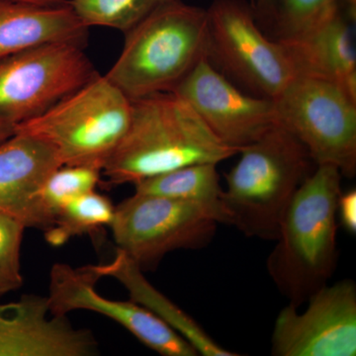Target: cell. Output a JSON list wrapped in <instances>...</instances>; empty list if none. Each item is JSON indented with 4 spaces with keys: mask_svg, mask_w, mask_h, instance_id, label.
<instances>
[{
    "mask_svg": "<svg viewBox=\"0 0 356 356\" xmlns=\"http://www.w3.org/2000/svg\"><path fill=\"white\" fill-rule=\"evenodd\" d=\"M130 123L102 172L110 184L140 180L196 163H220L238 154L175 91L131 99Z\"/></svg>",
    "mask_w": 356,
    "mask_h": 356,
    "instance_id": "cell-1",
    "label": "cell"
},
{
    "mask_svg": "<svg viewBox=\"0 0 356 356\" xmlns=\"http://www.w3.org/2000/svg\"><path fill=\"white\" fill-rule=\"evenodd\" d=\"M341 170L316 165L285 211L266 268L289 303L300 306L327 284L337 264V201Z\"/></svg>",
    "mask_w": 356,
    "mask_h": 356,
    "instance_id": "cell-2",
    "label": "cell"
},
{
    "mask_svg": "<svg viewBox=\"0 0 356 356\" xmlns=\"http://www.w3.org/2000/svg\"><path fill=\"white\" fill-rule=\"evenodd\" d=\"M238 154L241 158L227 173L224 191L229 225L250 238L275 242L285 211L310 175L313 161L280 123L241 147Z\"/></svg>",
    "mask_w": 356,
    "mask_h": 356,
    "instance_id": "cell-3",
    "label": "cell"
},
{
    "mask_svg": "<svg viewBox=\"0 0 356 356\" xmlns=\"http://www.w3.org/2000/svg\"><path fill=\"white\" fill-rule=\"evenodd\" d=\"M208 30L206 9L170 0L126 33L105 76L130 99L175 91L208 57Z\"/></svg>",
    "mask_w": 356,
    "mask_h": 356,
    "instance_id": "cell-4",
    "label": "cell"
},
{
    "mask_svg": "<svg viewBox=\"0 0 356 356\" xmlns=\"http://www.w3.org/2000/svg\"><path fill=\"white\" fill-rule=\"evenodd\" d=\"M132 102L105 76L90 81L47 109L16 126L15 132L50 146L63 165L102 168L119 146Z\"/></svg>",
    "mask_w": 356,
    "mask_h": 356,
    "instance_id": "cell-5",
    "label": "cell"
},
{
    "mask_svg": "<svg viewBox=\"0 0 356 356\" xmlns=\"http://www.w3.org/2000/svg\"><path fill=\"white\" fill-rule=\"evenodd\" d=\"M278 123L305 146L316 165L356 173V98L331 79L299 74L273 99Z\"/></svg>",
    "mask_w": 356,
    "mask_h": 356,
    "instance_id": "cell-6",
    "label": "cell"
},
{
    "mask_svg": "<svg viewBox=\"0 0 356 356\" xmlns=\"http://www.w3.org/2000/svg\"><path fill=\"white\" fill-rule=\"evenodd\" d=\"M208 13V58L261 97L275 99L298 74L286 44L271 40L243 0H215Z\"/></svg>",
    "mask_w": 356,
    "mask_h": 356,
    "instance_id": "cell-7",
    "label": "cell"
},
{
    "mask_svg": "<svg viewBox=\"0 0 356 356\" xmlns=\"http://www.w3.org/2000/svg\"><path fill=\"white\" fill-rule=\"evenodd\" d=\"M218 225L198 204L135 192L115 206L110 229L118 250L145 271L175 250L207 247Z\"/></svg>",
    "mask_w": 356,
    "mask_h": 356,
    "instance_id": "cell-8",
    "label": "cell"
},
{
    "mask_svg": "<svg viewBox=\"0 0 356 356\" xmlns=\"http://www.w3.org/2000/svg\"><path fill=\"white\" fill-rule=\"evenodd\" d=\"M96 74L83 42L44 44L0 58V120H30Z\"/></svg>",
    "mask_w": 356,
    "mask_h": 356,
    "instance_id": "cell-9",
    "label": "cell"
},
{
    "mask_svg": "<svg viewBox=\"0 0 356 356\" xmlns=\"http://www.w3.org/2000/svg\"><path fill=\"white\" fill-rule=\"evenodd\" d=\"M304 312L289 303L276 318L271 353L276 356H355L356 286L343 280L325 285Z\"/></svg>",
    "mask_w": 356,
    "mask_h": 356,
    "instance_id": "cell-10",
    "label": "cell"
},
{
    "mask_svg": "<svg viewBox=\"0 0 356 356\" xmlns=\"http://www.w3.org/2000/svg\"><path fill=\"white\" fill-rule=\"evenodd\" d=\"M102 280L95 266L51 267L49 305L51 315L67 316L72 311L95 312L118 323L140 343L163 356H196L197 351L170 325L145 307L132 301L103 297L95 289Z\"/></svg>",
    "mask_w": 356,
    "mask_h": 356,
    "instance_id": "cell-11",
    "label": "cell"
},
{
    "mask_svg": "<svg viewBox=\"0 0 356 356\" xmlns=\"http://www.w3.org/2000/svg\"><path fill=\"white\" fill-rule=\"evenodd\" d=\"M175 92L188 102L218 139L238 149L278 123L273 99L243 92L208 57L196 65Z\"/></svg>",
    "mask_w": 356,
    "mask_h": 356,
    "instance_id": "cell-12",
    "label": "cell"
},
{
    "mask_svg": "<svg viewBox=\"0 0 356 356\" xmlns=\"http://www.w3.org/2000/svg\"><path fill=\"white\" fill-rule=\"evenodd\" d=\"M92 332L74 327L67 316L51 315L48 296L23 295L0 304V356H91Z\"/></svg>",
    "mask_w": 356,
    "mask_h": 356,
    "instance_id": "cell-13",
    "label": "cell"
},
{
    "mask_svg": "<svg viewBox=\"0 0 356 356\" xmlns=\"http://www.w3.org/2000/svg\"><path fill=\"white\" fill-rule=\"evenodd\" d=\"M60 165L56 152L31 136L15 132L0 143V213L44 231L37 194Z\"/></svg>",
    "mask_w": 356,
    "mask_h": 356,
    "instance_id": "cell-14",
    "label": "cell"
},
{
    "mask_svg": "<svg viewBox=\"0 0 356 356\" xmlns=\"http://www.w3.org/2000/svg\"><path fill=\"white\" fill-rule=\"evenodd\" d=\"M88 28L67 3L0 0V58L51 43L86 41Z\"/></svg>",
    "mask_w": 356,
    "mask_h": 356,
    "instance_id": "cell-15",
    "label": "cell"
},
{
    "mask_svg": "<svg viewBox=\"0 0 356 356\" xmlns=\"http://www.w3.org/2000/svg\"><path fill=\"white\" fill-rule=\"evenodd\" d=\"M282 42L291 53L298 74L331 79L356 98L355 39L341 11L304 38Z\"/></svg>",
    "mask_w": 356,
    "mask_h": 356,
    "instance_id": "cell-16",
    "label": "cell"
},
{
    "mask_svg": "<svg viewBox=\"0 0 356 356\" xmlns=\"http://www.w3.org/2000/svg\"><path fill=\"white\" fill-rule=\"evenodd\" d=\"M95 267L100 277H112L118 280L127 289L130 300L145 307L170 325L195 348L198 355H238L218 344L194 318L156 289L145 277L144 271L125 252L118 250L115 259L110 264Z\"/></svg>",
    "mask_w": 356,
    "mask_h": 356,
    "instance_id": "cell-17",
    "label": "cell"
},
{
    "mask_svg": "<svg viewBox=\"0 0 356 356\" xmlns=\"http://www.w3.org/2000/svg\"><path fill=\"white\" fill-rule=\"evenodd\" d=\"M217 163H196L140 180L136 193L180 199L209 211L219 224L229 225Z\"/></svg>",
    "mask_w": 356,
    "mask_h": 356,
    "instance_id": "cell-18",
    "label": "cell"
},
{
    "mask_svg": "<svg viewBox=\"0 0 356 356\" xmlns=\"http://www.w3.org/2000/svg\"><path fill=\"white\" fill-rule=\"evenodd\" d=\"M115 206L106 196L95 191L65 204L50 228L44 231L47 243L60 247L76 236H98L113 221Z\"/></svg>",
    "mask_w": 356,
    "mask_h": 356,
    "instance_id": "cell-19",
    "label": "cell"
},
{
    "mask_svg": "<svg viewBox=\"0 0 356 356\" xmlns=\"http://www.w3.org/2000/svg\"><path fill=\"white\" fill-rule=\"evenodd\" d=\"M102 170L90 166L60 165L47 177L37 194L40 212L50 228L63 207L83 194L95 191Z\"/></svg>",
    "mask_w": 356,
    "mask_h": 356,
    "instance_id": "cell-20",
    "label": "cell"
},
{
    "mask_svg": "<svg viewBox=\"0 0 356 356\" xmlns=\"http://www.w3.org/2000/svg\"><path fill=\"white\" fill-rule=\"evenodd\" d=\"M170 0H69L77 18L88 29L106 27L124 34Z\"/></svg>",
    "mask_w": 356,
    "mask_h": 356,
    "instance_id": "cell-21",
    "label": "cell"
},
{
    "mask_svg": "<svg viewBox=\"0 0 356 356\" xmlns=\"http://www.w3.org/2000/svg\"><path fill=\"white\" fill-rule=\"evenodd\" d=\"M339 11V0H278L273 20L278 40L304 38Z\"/></svg>",
    "mask_w": 356,
    "mask_h": 356,
    "instance_id": "cell-22",
    "label": "cell"
},
{
    "mask_svg": "<svg viewBox=\"0 0 356 356\" xmlns=\"http://www.w3.org/2000/svg\"><path fill=\"white\" fill-rule=\"evenodd\" d=\"M25 229L19 220L0 213V270L22 280L20 252Z\"/></svg>",
    "mask_w": 356,
    "mask_h": 356,
    "instance_id": "cell-23",
    "label": "cell"
},
{
    "mask_svg": "<svg viewBox=\"0 0 356 356\" xmlns=\"http://www.w3.org/2000/svg\"><path fill=\"white\" fill-rule=\"evenodd\" d=\"M337 218L346 232L355 235L356 233V191H350L339 195L337 201Z\"/></svg>",
    "mask_w": 356,
    "mask_h": 356,
    "instance_id": "cell-24",
    "label": "cell"
},
{
    "mask_svg": "<svg viewBox=\"0 0 356 356\" xmlns=\"http://www.w3.org/2000/svg\"><path fill=\"white\" fill-rule=\"evenodd\" d=\"M278 0H252V9L255 16L259 14L267 20H274Z\"/></svg>",
    "mask_w": 356,
    "mask_h": 356,
    "instance_id": "cell-25",
    "label": "cell"
},
{
    "mask_svg": "<svg viewBox=\"0 0 356 356\" xmlns=\"http://www.w3.org/2000/svg\"><path fill=\"white\" fill-rule=\"evenodd\" d=\"M23 285L22 280L13 277L4 271L0 270V296L16 291Z\"/></svg>",
    "mask_w": 356,
    "mask_h": 356,
    "instance_id": "cell-26",
    "label": "cell"
},
{
    "mask_svg": "<svg viewBox=\"0 0 356 356\" xmlns=\"http://www.w3.org/2000/svg\"><path fill=\"white\" fill-rule=\"evenodd\" d=\"M15 133V126L0 120V143L3 142Z\"/></svg>",
    "mask_w": 356,
    "mask_h": 356,
    "instance_id": "cell-27",
    "label": "cell"
},
{
    "mask_svg": "<svg viewBox=\"0 0 356 356\" xmlns=\"http://www.w3.org/2000/svg\"><path fill=\"white\" fill-rule=\"evenodd\" d=\"M16 1L26 2V3L36 4V6H49L67 3V0H16Z\"/></svg>",
    "mask_w": 356,
    "mask_h": 356,
    "instance_id": "cell-28",
    "label": "cell"
},
{
    "mask_svg": "<svg viewBox=\"0 0 356 356\" xmlns=\"http://www.w3.org/2000/svg\"><path fill=\"white\" fill-rule=\"evenodd\" d=\"M346 2V6L350 9V16L353 18L355 17V9H356V0H343Z\"/></svg>",
    "mask_w": 356,
    "mask_h": 356,
    "instance_id": "cell-29",
    "label": "cell"
}]
</instances>
